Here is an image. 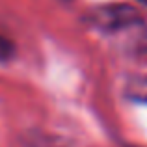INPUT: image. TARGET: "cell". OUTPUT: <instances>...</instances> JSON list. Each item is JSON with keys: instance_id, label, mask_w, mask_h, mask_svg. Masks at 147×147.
I'll list each match as a JSON object with an SVG mask.
<instances>
[{"instance_id": "6da1fadb", "label": "cell", "mask_w": 147, "mask_h": 147, "mask_svg": "<svg viewBox=\"0 0 147 147\" xmlns=\"http://www.w3.org/2000/svg\"><path fill=\"white\" fill-rule=\"evenodd\" d=\"M84 21L106 36H129L130 52H147V26L140 9L132 4L117 2L97 6L84 15Z\"/></svg>"}, {"instance_id": "7a4b0ae2", "label": "cell", "mask_w": 147, "mask_h": 147, "mask_svg": "<svg viewBox=\"0 0 147 147\" xmlns=\"http://www.w3.org/2000/svg\"><path fill=\"white\" fill-rule=\"evenodd\" d=\"M125 97L130 102L138 104H147V75H132L125 82V90H123Z\"/></svg>"}, {"instance_id": "3957f363", "label": "cell", "mask_w": 147, "mask_h": 147, "mask_svg": "<svg viewBox=\"0 0 147 147\" xmlns=\"http://www.w3.org/2000/svg\"><path fill=\"white\" fill-rule=\"evenodd\" d=\"M15 56V45L7 37L0 36V63H6Z\"/></svg>"}, {"instance_id": "277c9868", "label": "cell", "mask_w": 147, "mask_h": 147, "mask_svg": "<svg viewBox=\"0 0 147 147\" xmlns=\"http://www.w3.org/2000/svg\"><path fill=\"white\" fill-rule=\"evenodd\" d=\"M30 147H65V145H60V140L58 138H47V136H37L36 142H32Z\"/></svg>"}, {"instance_id": "5b68a950", "label": "cell", "mask_w": 147, "mask_h": 147, "mask_svg": "<svg viewBox=\"0 0 147 147\" xmlns=\"http://www.w3.org/2000/svg\"><path fill=\"white\" fill-rule=\"evenodd\" d=\"M140 2H142V4H144V6H147V0H140Z\"/></svg>"}]
</instances>
